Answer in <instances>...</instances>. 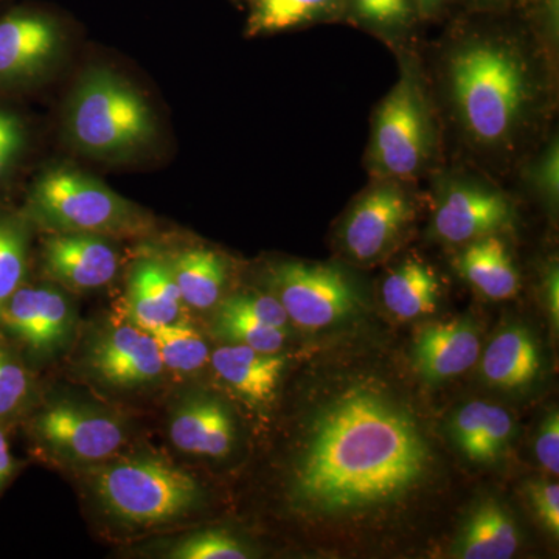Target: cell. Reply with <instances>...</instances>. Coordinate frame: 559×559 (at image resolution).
<instances>
[{
	"label": "cell",
	"instance_id": "obj_1",
	"mask_svg": "<svg viewBox=\"0 0 559 559\" xmlns=\"http://www.w3.org/2000/svg\"><path fill=\"white\" fill-rule=\"evenodd\" d=\"M429 462L428 443L406 411L378 393L355 390L312 425L293 495L320 513L370 509L417 487Z\"/></svg>",
	"mask_w": 559,
	"mask_h": 559
},
{
	"label": "cell",
	"instance_id": "obj_2",
	"mask_svg": "<svg viewBox=\"0 0 559 559\" xmlns=\"http://www.w3.org/2000/svg\"><path fill=\"white\" fill-rule=\"evenodd\" d=\"M450 84L463 127L484 145L509 140L532 100L527 64L498 40L477 39L455 50Z\"/></svg>",
	"mask_w": 559,
	"mask_h": 559
},
{
	"label": "cell",
	"instance_id": "obj_3",
	"mask_svg": "<svg viewBox=\"0 0 559 559\" xmlns=\"http://www.w3.org/2000/svg\"><path fill=\"white\" fill-rule=\"evenodd\" d=\"M87 485L114 521L134 527L170 524L200 509L204 491L187 471L159 455L109 459L86 466Z\"/></svg>",
	"mask_w": 559,
	"mask_h": 559
},
{
	"label": "cell",
	"instance_id": "obj_4",
	"mask_svg": "<svg viewBox=\"0 0 559 559\" xmlns=\"http://www.w3.org/2000/svg\"><path fill=\"white\" fill-rule=\"evenodd\" d=\"M22 215L31 224L53 234H139L148 219L100 180L73 168H51L38 176L28 190Z\"/></svg>",
	"mask_w": 559,
	"mask_h": 559
},
{
	"label": "cell",
	"instance_id": "obj_5",
	"mask_svg": "<svg viewBox=\"0 0 559 559\" xmlns=\"http://www.w3.org/2000/svg\"><path fill=\"white\" fill-rule=\"evenodd\" d=\"M69 138L100 159L128 157L156 134L153 112L134 87L106 69L80 81L68 112Z\"/></svg>",
	"mask_w": 559,
	"mask_h": 559
},
{
	"label": "cell",
	"instance_id": "obj_6",
	"mask_svg": "<svg viewBox=\"0 0 559 559\" xmlns=\"http://www.w3.org/2000/svg\"><path fill=\"white\" fill-rule=\"evenodd\" d=\"M430 121L418 80L404 72L374 117L371 157L380 175L404 179L417 175L430 153Z\"/></svg>",
	"mask_w": 559,
	"mask_h": 559
},
{
	"label": "cell",
	"instance_id": "obj_7",
	"mask_svg": "<svg viewBox=\"0 0 559 559\" xmlns=\"http://www.w3.org/2000/svg\"><path fill=\"white\" fill-rule=\"evenodd\" d=\"M33 432L51 457L70 465L106 462L127 443V428L116 414L79 401L49 404L36 415Z\"/></svg>",
	"mask_w": 559,
	"mask_h": 559
},
{
	"label": "cell",
	"instance_id": "obj_8",
	"mask_svg": "<svg viewBox=\"0 0 559 559\" xmlns=\"http://www.w3.org/2000/svg\"><path fill=\"white\" fill-rule=\"evenodd\" d=\"M270 278L288 318L304 329H323L359 310L358 290L331 264L289 261L277 264Z\"/></svg>",
	"mask_w": 559,
	"mask_h": 559
},
{
	"label": "cell",
	"instance_id": "obj_9",
	"mask_svg": "<svg viewBox=\"0 0 559 559\" xmlns=\"http://www.w3.org/2000/svg\"><path fill=\"white\" fill-rule=\"evenodd\" d=\"M62 43V25L50 11L11 5L0 13V95L46 72Z\"/></svg>",
	"mask_w": 559,
	"mask_h": 559
},
{
	"label": "cell",
	"instance_id": "obj_10",
	"mask_svg": "<svg viewBox=\"0 0 559 559\" xmlns=\"http://www.w3.org/2000/svg\"><path fill=\"white\" fill-rule=\"evenodd\" d=\"M84 367L102 384L128 390L154 384L165 370L153 334L130 322L100 331L90 342Z\"/></svg>",
	"mask_w": 559,
	"mask_h": 559
},
{
	"label": "cell",
	"instance_id": "obj_11",
	"mask_svg": "<svg viewBox=\"0 0 559 559\" xmlns=\"http://www.w3.org/2000/svg\"><path fill=\"white\" fill-rule=\"evenodd\" d=\"M414 215L406 191L396 182H381L367 191L344 224V246L352 259H380L392 248Z\"/></svg>",
	"mask_w": 559,
	"mask_h": 559
},
{
	"label": "cell",
	"instance_id": "obj_12",
	"mask_svg": "<svg viewBox=\"0 0 559 559\" xmlns=\"http://www.w3.org/2000/svg\"><path fill=\"white\" fill-rule=\"evenodd\" d=\"M72 304L55 286L22 285L0 308V323L39 353H53L68 342Z\"/></svg>",
	"mask_w": 559,
	"mask_h": 559
},
{
	"label": "cell",
	"instance_id": "obj_13",
	"mask_svg": "<svg viewBox=\"0 0 559 559\" xmlns=\"http://www.w3.org/2000/svg\"><path fill=\"white\" fill-rule=\"evenodd\" d=\"M43 261L47 277L72 290L103 288L120 266L119 252L108 237L75 231L47 238Z\"/></svg>",
	"mask_w": 559,
	"mask_h": 559
},
{
	"label": "cell",
	"instance_id": "obj_14",
	"mask_svg": "<svg viewBox=\"0 0 559 559\" xmlns=\"http://www.w3.org/2000/svg\"><path fill=\"white\" fill-rule=\"evenodd\" d=\"M509 200L499 191L477 186L455 187L441 200L433 216V231L440 240L459 245L495 235L509 226Z\"/></svg>",
	"mask_w": 559,
	"mask_h": 559
},
{
	"label": "cell",
	"instance_id": "obj_15",
	"mask_svg": "<svg viewBox=\"0 0 559 559\" xmlns=\"http://www.w3.org/2000/svg\"><path fill=\"white\" fill-rule=\"evenodd\" d=\"M171 443L186 454L223 459L234 450L235 430L231 414L213 396L189 395L171 414Z\"/></svg>",
	"mask_w": 559,
	"mask_h": 559
},
{
	"label": "cell",
	"instance_id": "obj_16",
	"mask_svg": "<svg viewBox=\"0 0 559 559\" xmlns=\"http://www.w3.org/2000/svg\"><path fill=\"white\" fill-rule=\"evenodd\" d=\"M182 307L168 260L145 257L135 261L124 299L127 322L142 330H156L178 320Z\"/></svg>",
	"mask_w": 559,
	"mask_h": 559
},
{
	"label": "cell",
	"instance_id": "obj_17",
	"mask_svg": "<svg viewBox=\"0 0 559 559\" xmlns=\"http://www.w3.org/2000/svg\"><path fill=\"white\" fill-rule=\"evenodd\" d=\"M480 340L469 322L430 323L419 331L414 345L415 369L428 381H444L476 364Z\"/></svg>",
	"mask_w": 559,
	"mask_h": 559
},
{
	"label": "cell",
	"instance_id": "obj_18",
	"mask_svg": "<svg viewBox=\"0 0 559 559\" xmlns=\"http://www.w3.org/2000/svg\"><path fill=\"white\" fill-rule=\"evenodd\" d=\"M210 360L219 380L253 406L274 400L286 367L285 356L257 352L240 344L215 349Z\"/></svg>",
	"mask_w": 559,
	"mask_h": 559
},
{
	"label": "cell",
	"instance_id": "obj_19",
	"mask_svg": "<svg viewBox=\"0 0 559 559\" xmlns=\"http://www.w3.org/2000/svg\"><path fill=\"white\" fill-rule=\"evenodd\" d=\"M451 432L466 457L473 462L489 463L502 457L509 448L514 436V423L502 407L474 401L455 414Z\"/></svg>",
	"mask_w": 559,
	"mask_h": 559
},
{
	"label": "cell",
	"instance_id": "obj_20",
	"mask_svg": "<svg viewBox=\"0 0 559 559\" xmlns=\"http://www.w3.org/2000/svg\"><path fill=\"white\" fill-rule=\"evenodd\" d=\"M457 266L463 277L489 299H510L520 290V275L509 249L496 235L469 241Z\"/></svg>",
	"mask_w": 559,
	"mask_h": 559
},
{
	"label": "cell",
	"instance_id": "obj_21",
	"mask_svg": "<svg viewBox=\"0 0 559 559\" xmlns=\"http://www.w3.org/2000/svg\"><path fill=\"white\" fill-rule=\"evenodd\" d=\"M540 370L539 348L521 326L499 333L485 349L481 371L489 384L521 389L535 381Z\"/></svg>",
	"mask_w": 559,
	"mask_h": 559
},
{
	"label": "cell",
	"instance_id": "obj_22",
	"mask_svg": "<svg viewBox=\"0 0 559 559\" xmlns=\"http://www.w3.org/2000/svg\"><path fill=\"white\" fill-rule=\"evenodd\" d=\"M520 547V532L509 511L487 500L471 514L455 555L463 559H509Z\"/></svg>",
	"mask_w": 559,
	"mask_h": 559
},
{
	"label": "cell",
	"instance_id": "obj_23",
	"mask_svg": "<svg viewBox=\"0 0 559 559\" xmlns=\"http://www.w3.org/2000/svg\"><path fill=\"white\" fill-rule=\"evenodd\" d=\"M168 263L183 305L194 310H209L218 304L227 280L226 261L219 253L191 248L180 250Z\"/></svg>",
	"mask_w": 559,
	"mask_h": 559
},
{
	"label": "cell",
	"instance_id": "obj_24",
	"mask_svg": "<svg viewBox=\"0 0 559 559\" xmlns=\"http://www.w3.org/2000/svg\"><path fill=\"white\" fill-rule=\"evenodd\" d=\"M439 290V278L428 264L407 260L385 278L382 300L400 319H415L436 310Z\"/></svg>",
	"mask_w": 559,
	"mask_h": 559
},
{
	"label": "cell",
	"instance_id": "obj_25",
	"mask_svg": "<svg viewBox=\"0 0 559 559\" xmlns=\"http://www.w3.org/2000/svg\"><path fill=\"white\" fill-rule=\"evenodd\" d=\"M31 246V221L0 207V308L25 285Z\"/></svg>",
	"mask_w": 559,
	"mask_h": 559
},
{
	"label": "cell",
	"instance_id": "obj_26",
	"mask_svg": "<svg viewBox=\"0 0 559 559\" xmlns=\"http://www.w3.org/2000/svg\"><path fill=\"white\" fill-rule=\"evenodd\" d=\"M150 333L159 348L165 370L191 374L201 370L210 359L207 342L189 320L179 318Z\"/></svg>",
	"mask_w": 559,
	"mask_h": 559
},
{
	"label": "cell",
	"instance_id": "obj_27",
	"mask_svg": "<svg viewBox=\"0 0 559 559\" xmlns=\"http://www.w3.org/2000/svg\"><path fill=\"white\" fill-rule=\"evenodd\" d=\"M333 2L334 0H250L249 35L299 27L325 13Z\"/></svg>",
	"mask_w": 559,
	"mask_h": 559
},
{
	"label": "cell",
	"instance_id": "obj_28",
	"mask_svg": "<svg viewBox=\"0 0 559 559\" xmlns=\"http://www.w3.org/2000/svg\"><path fill=\"white\" fill-rule=\"evenodd\" d=\"M213 330L224 341L246 345L261 353H278L285 345L286 330L266 325L260 320L219 307Z\"/></svg>",
	"mask_w": 559,
	"mask_h": 559
},
{
	"label": "cell",
	"instance_id": "obj_29",
	"mask_svg": "<svg viewBox=\"0 0 559 559\" xmlns=\"http://www.w3.org/2000/svg\"><path fill=\"white\" fill-rule=\"evenodd\" d=\"M249 550L240 539L224 530H204L191 533L171 544L167 558L171 559H246Z\"/></svg>",
	"mask_w": 559,
	"mask_h": 559
},
{
	"label": "cell",
	"instance_id": "obj_30",
	"mask_svg": "<svg viewBox=\"0 0 559 559\" xmlns=\"http://www.w3.org/2000/svg\"><path fill=\"white\" fill-rule=\"evenodd\" d=\"M28 130L24 117L0 100V194L9 187L27 150Z\"/></svg>",
	"mask_w": 559,
	"mask_h": 559
},
{
	"label": "cell",
	"instance_id": "obj_31",
	"mask_svg": "<svg viewBox=\"0 0 559 559\" xmlns=\"http://www.w3.org/2000/svg\"><path fill=\"white\" fill-rule=\"evenodd\" d=\"M32 380L24 364L0 345V419L13 417L25 406Z\"/></svg>",
	"mask_w": 559,
	"mask_h": 559
},
{
	"label": "cell",
	"instance_id": "obj_32",
	"mask_svg": "<svg viewBox=\"0 0 559 559\" xmlns=\"http://www.w3.org/2000/svg\"><path fill=\"white\" fill-rule=\"evenodd\" d=\"M219 307L242 312V314L250 316V318L275 326V329L286 330V325H288V314L275 297L260 296V294H238V296H231L229 299L221 301Z\"/></svg>",
	"mask_w": 559,
	"mask_h": 559
},
{
	"label": "cell",
	"instance_id": "obj_33",
	"mask_svg": "<svg viewBox=\"0 0 559 559\" xmlns=\"http://www.w3.org/2000/svg\"><path fill=\"white\" fill-rule=\"evenodd\" d=\"M530 502L536 516L543 522L544 527L549 530L551 535H559V488L557 484L528 485Z\"/></svg>",
	"mask_w": 559,
	"mask_h": 559
},
{
	"label": "cell",
	"instance_id": "obj_34",
	"mask_svg": "<svg viewBox=\"0 0 559 559\" xmlns=\"http://www.w3.org/2000/svg\"><path fill=\"white\" fill-rule=\"evenodd\" d=\"M364 20L380 25H399L409 17L407 0H355Z\"/></svg>",
	"mask_w": 559,
	"mask_h": 559
},
{
	"label": "cell",
	"instance_id": "obj_35",
	"mask_svg": "<svg viewBox=\"0 0 559 559\" xmlns=\"http://www.w3.org/2000/svg\"><path fill=\"white\" fill-rule=\"evenodd\" d=\"M535 454L540 465L550 474L558 476L559 471V417L558 412H551L540 426L536 437Z\"/></svg>",
	"mask_w": 559,
	"mask_h": 559
},
{
	"label": "cell",
	"instance_id": "obj_36",
	"mask_svg": "<svg viewBox=\"0 0 559 559\" xmlns=\"http://www.w3.org/2000/svg\"><path fill=\"white\" fill-rule=\"evenodd\" d=\"M558 145L555 143L546 156L540 160L536 179H538L540 190L546 191L551 200L557 201L558 198Z\"/></svg>",
	"mask_w": 559,
	"mask_h": 559
},
{
	"label": "cell",
	"instance_id": "obj_37",
	"mask_svg": "<svg viewBox=\"0 0 559 559\" xmlns=\"http://www.w3.org/2000/svg\"><path fill=\"white\" fill-rule=\"evenodd\" d=\"M558 270H551L547 275L546 290H547V304H549L550 318L555 322V329H558L559 320V282H558Z\"/></svg>",
	"mask_w": 559,
	"mask_h": 559
},
{
	"label": "cell",
	"instance_id": "obj_38",
	"mask_svg": "<svg viewBox=\"0 0 559 559\" xmlns=\"http://www.w3.org/2000/svg\"><path fill=\"white\" fill-rule=\"evenodd\" d=\"M14 471L13 457H11L9 440L5 432L0 428V488L5 485Z\"/></svg>",
	"mask_w": 559,
	"mask_h": 559
},
{
	"label": "cell",
	"instance_id": "obj_39",
	"mask_svg": "<svg viewBox=\"0 0 559 559\" xmlns=\"http://www.w3.org/2000/svg\"><path fill=\"white\" fill-rule=\"evenodd\" d=\"M9 5H11L10 0H0V13H2V11Z\"/></svg>",
	"mask_w": 559,
	"mask_h": 559
},
{
	"label": "cell",
	"instance_id": "obj_40",
	"mask_svg": "<svg viewBox=\"0 0 559 559\" xmlns=\"http://www.w3.org/2000/svg\"><path fill=\"white\" fill-rule=\"evenodd\" d=\"M419 2H421L423 5L429 7L432 5V3H436L437 0H419Z\"/></svg>",
	"mask_w": 559,
	"mask_h": 559
}]
</instances>
